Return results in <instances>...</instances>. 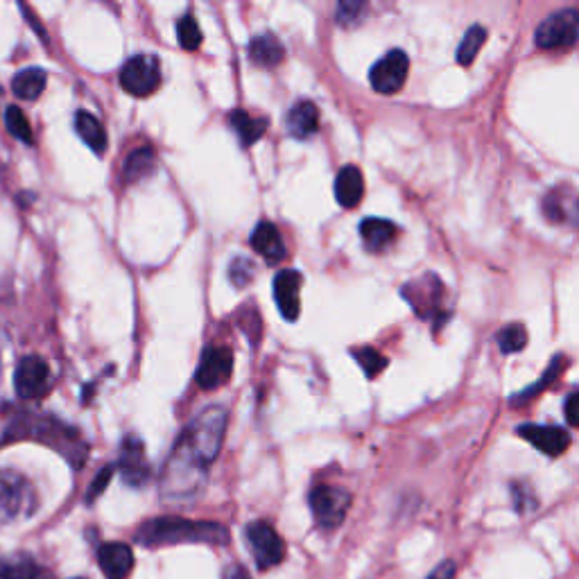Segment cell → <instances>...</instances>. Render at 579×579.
Instances as JSON below:
<instances>
[{"mask_svg":"<svg viewBox=\"0 0 579 579\" xmlns=\"http://www.w3.org/2000/svg\"><path fill=\"white\" fill-rule=\"evenodd\" d=\"M229 414L220 405L202 410L177 439L161 471V496L168 503H188L202 494L209 469L227 435Z\"/></svg>","mask_w":579,"mask_h":579,"instance_id":"cell-1","label":"cell"},{"mask_svg":"<svg viewBox=\"0 0 579 579\" xmlns=\"http://www.w3.org/2000/svg\"><path fill=\"white\" fill-rule=\"evenodd\" d=\"M252 247L256 254H261L270 263H279L285 258L283 238L272 222L258 224L252 233Z\"/></svg>","mask_w":579,"mask_h":579,"instance_id":"cell-20","label":"cell"},{"mask_svg":"<svg viewBox=\"0 0 579 579\" xmlns=\"http://www.w3.org/2000/svg\"><path fill=\"white\" fill-rule=\"evenodd\" d=\"M527 344V331L521 324H509L498 333V347L503 353H518Z\"/></svg>","mask_w":579,"mask_h":579,"instance_id":"cell-31","label":"cell"},{"mask_svg":"<svg viewBox=\"0 0 579 579\" xmlns=\"http://www.w3.org/2000/svg\"><path fill=\"white\" fill-rule=\"evenodd\" d=\"M245 537H247L249 548H252L254 552L256 564L261 570L279 566L285 559V541L270 523H265V521L249 523L245 530Z\"/></svg>","mask_w":579,"mask_h":579,"instance_id":"cell-8","label":"cell"},{"mask_svg":"<svg viewBox=\"0 0 579 579\" xmlns=\"http://www.w3.org/2000/svg\"><path fill=\"white\" fill-rule=\"evenodd\" d=\"M154 168H157V157H154L152 148H138L125 161L123 179L127 184H136V181L150 177Z\"/></svg>","mask_w":579,"mask_h":579,"instance_id":"cell-27","label":"cell"},{"mask_svg":"<svg viewBox=\"0 0 579 579\" xmlns=\"http://www.w3.org/2000/svg\"><path fill=\"white\" fill-rule=\"evenodd\" d=\"M428 579H455V564L453 561H442V564L432 570Z\"/></svg>","mask_w":579,"mask_h":579,"instance_id":"cell-37","label":"cell"},{"mask_svg":"<svg viewBox=\"0 0 579 579\" xmlns=\"http://www.w3.org/2000/svg\"><path fill=\"white\" fill-rule=\"evenodd\" d=\"M310 509H313L315 523L324 530H335L337 525H342L347 512L351 507V494L340 487H315L310 491Z\"/></svg>","mask_w":579,"mask_h":579,"instance_id":"cell-6","label":"cell"},{"mask_svg":"<svg viewBox=\"0 0 579 579\" xmlns=\"http://www.w3.org/2000/svg\"><path fill=\"white\" fill-rule=\"evenodd\" d=\"M254 274H256V267L252 261H249V258H233L229 265V279L233 285H236V288H245V285L252 283Z\"/></svg>","mask_w":579,"mask_h":579,"instance_id":"cell-33","label":"cell"},{"mask_svg":"<svg viewBox=\"0 0 579 579\" xmlns=\"http://www.w3.org/2000/svg\"><path fill=\"white\" fill-rule=\"evenodd\" d=\"M118 471L129 487H143L152 478V469L148 457H145L143 442L138 437H125L120 446Z\"/></svg>","mask_w":579,"mask_h":579,"instance_id":"cell-12","label":"cell"},{"mask_svg":"<svg viewBox=\"0 0 579 579\" xmlns=\"http://www.w3.org/2000/svg\"><path fill=\"white\" fill-rule=\"evenodd\" d=\"M0 579H48V573L30 555L0 559Z\"/></svg>","mask_w":579,"mask_h":579,"instance_id":"cell-24","label":"cell"},{"mask_svg":"<svg viewBox=\"0 0 579 579\" xmlns=\"http://www.w3.org/2000/svg\"><path fill=\"white\" fill-rule=\"evenodd\" d=\"M301 274L295 270H283L274 276V301L279 313L295 322L301 313Z\"/></svg>","mask_w":579,"mask_h":579,"instance_id":"cell-15","label":"cell"},{"mask_svg":"<svg viewBox=\"0 0 579 579\" xmlns=\"http://www.w3.org/2000/svg\"><path fill=\"white\" fill-rule=\"evenodd\" d=\"M5 125L10 129V134L14 138H19V141L32 145L34 143V136H32V127L28 123V118H25L23 111L19 107L10 105L5 109Z\"/></svg>","mask_w":579,"mask_h":579,"instance_id":"cell-30","label":"cell"},{"mask_svg":"<svg viewBox=\"0 0 579 579\" xmlns=\"http://www.w3.org/2000/svg\"><path fill=\"white\" fill-rule=\"evenodd\" d=\"M444 283L439 276L426 274L421 279H414L408 285H403V297L410 301L414 313L423 319H435L444 304Z\"/></svg>","mask_w":579,"mask_h":579,"instance_id":"cell-9","label":"cell"},{"mask_svg":"<svg viewBox=\"0 0 579 579\" xmlns=\"http://www.w3.org/2000/svg\"><path fill=\"white\" fill-rule=\"evenodd\" d=\"M485 41H487V30L482 28V25H473V28L466 30L460 48H457V62H460L462 66H469L475 59V55L480 53V48L485 46Z\"/></svg>","mask_w":579,"mask_h":579,"instance_id":"cell-28","label":"cell"},{"mask_svg":"<svg viewBox=\"0 0 579 579\" xmlns=\"http://www.w3.org/2000/svg\"><path fill=\"white\" fill-rule=\"evenodd\" d=\"M75 132L82 141L89 145L95 154H105L107 152V132L98 118L89 111H80L75 116Z\"/></svg>","mask_w":579,"mask_h":579,"instance_id":"cell-23","label":"cell"},{"mask_svg":"<svg viewBox=\"0 0 579 579\" xmlns=\"http://www.w3.org/2000/svg\"><path fill=\"white\" fill-rule=\"evenodd\" d=\"M161 84V64L154 55H136L120 71V86L136 98H148Z\"/></svg>","mask_w":579,"mask_h":579,"instance_id":"cell-7","label":"cell"},{"mask_svg":"<svg viewBox=\"0 0 579 579\" xmlns=\"http://www.w3.org/2000/svg\"><path fill=\"white\" fill-rule=\"evenodd\" d=\"M222 579H252V577H249L247 570L240 564H231V566L224 568Z\"/></svg>","mask_w":579,"mask_h":579,"instance_id":"cell-38","label":"cell"},{"mask_svg":"<svg viewBox=\"0 0 579 579\" xmlns=\"http://www.w3.org/2000/svg\"><path fill=\"white\" fill-rule=\"evenodd\" d=\"M37 505V491L21 473L0 469V525L30 518Z\"/></svg>","mask_w":579,"mask_h":579,"instance_id":"cell-4","label":"cell"},{"mask_svg":"<svg viewBox=\"0 0 579 579\" xmlns=\"http://www.w3.org/2000/svg\"><path fill=\"white\" fill-rule=\"evenodd\" d=\"M353 356H356V360L360 362V367L365 369V374L369 378H376L380 371L387 367V358L380 356V353L376 349H371V347L356 349V351H353Z\"/></svg>","mask_w":579,"mask_h":579,"instance_id":"cell-32","label":"cell"},{"mask_svg":"<svg viewBox=\"0 0 579 579\" xmlns=\"http://www.w3.org/2000/svg\"><path fill=\"white\" fill-rule=\"evenodd\" d=\"M283 43L274 37L272 32H263V34H256L249 43V57H252V62L258 66H265V68H274L283 62Z\"/></svg>","mask_w":579,"mask_h":579,"instance_id":"cell-22","label":"cell"},{"mask_svg":"<svg viewBox=\"0 0 579 579\" xmlns=\"http://www.w3.org/2000/svg\"><path fill=\"white\" fill-rule=\"evenodd\" d=\"M518 435L550 457H559L570 446V435L564 428L557 426H534V423H527V426L518 428Z\"/></svg>","mask_w":579,"mask_h":579,"instance_id":"cell-16","label":"cell"},{"mask_svg":"<svg viewBox=\"0 0 579 579\" xmlns=\"http://www.w3.org/2000/svg\"><path fill=\"white\" fill-rule=\"evenodd\" d=\"M98 564L107 579H127L134 570V552L127 543H102L98 548Z\"/></svg>","mask_w":579,"mask_h":579,"instance_id":"cell-17","label":"cell"},{"mask_svg":"<svg viewBox=\"0 0 579 579\" xmlns=\"http://www.w3.org/2000/svg\"><path fill=\"white\" fill-rule=\"evenodd\" d=\"M75 579H82V577H75Z\"/></svg>","mask_w":579,"mask_h":579,"instance_id":"cell-39","label":"cell"},{"mask_svg":"<svg viewBox=\"0 0 579 579\" xmlns=\"http://www.w3.org/2000/svg\"><path fill=\"white\" fill-rule=\"evenodd\" d=\"M360 236L362 243L369 249V252H385L390 247L396 236H399V229L390 220H380V218H367L360 224Z\"/></svg>","mask_w":579,"mask_h":579,"instance_id":"cell-19","label":"cell"},{"mask_svg":"<svg viewBox=\"0 0 579 579\" xmlns=\"http://www.w3.org/2000/svg\"><path fill=\"white\" fill-rule=\"evenodd\" d=\"M564 412H566V419L570 426H577L579 428V392H573L566 399L564 405Z\"/></svg>","mask_w":579,"mask_h":579,"instance_id":"cell-36","label":"cell"},{"mask_svg":"<svg viewBox=\"0 0 579 579\" xmlns=\"http://www.w3.org/2000/svg\"><path fill=\"white\" fill-rule=\"evenodd\" d=\"M48 84V75L41 68H23L14 75L12 91L21 100H37Z\"/></svg>","mask_w":579,"mask_h":579,"instance_id":"cell-25","label":"cell"},{"mask_svg":"<svg viewBox=\"0 0 579 579\" xmlns=\"http://www.w3.org/2000/svg\"><path fill=\"white\" fill-rule=\"evenodd\" d=\"M541 211L552 224L579 227V193L570 186H557L543 197Z\"/></svg>","mask_w":579,"mask_h":579,"instance_id":"cell-14","label":"cell"},{"mask_svg":"<svg viewBox=\"0 0 579 579\" xmlns=\"http://www.w3.org/2000/svg\"><path fill=\"white\" fill-rule=\"evenodd\" d=\"M233 353L227 347H209L202 353L197 367V385L202 390H218L231 378Z\"/></svg>","mask_w":579,"mask_h":579,"instance_id":"cell-13","label":"cell"},{"mask_svg":"<svg viewBox=\"0 0 579 579\" xmlns=\"http://www.w3.org/2000/svg\"><path fill=\"white\" fill-rule=\"evenodd\" d=\"M50 383V367L41 356H28L19 362L14 374L16 394L23 401H37L48 392Z\"/></svg>","mask_w":579,"mask_h":579,"instance_id":"cell-11","label":"cell"},{"mask_svg":"<svg viewBox=\"0 0 579 579\" xmlns=\"http://www.w3.org/2000/svg\"><path fill=\"white\" fill-rule=\"evenodd\" d=\"M111 475H114V466H107V469H102L98 475H95V480L91 482V487H89V494H86V503L91 505L93 500L107 489V485L111 482Z\"/></svg>","mask_w":579,"mask_h":579,"instance_id":"cell-35","label":"cell"},{"mask_svg":"<svg viewBox=\"0 0 579 579\" xmlns=\"http://www.w3.org/2000/svg\"><path fill=\"white\" fill-rule=\"evenodd\" d=\"M410 71V59L403 50H390L383 59L371 66L369 82L374 86V91L383 95H394L403 89L405 80H408Z\"/></svg>","mask_w":579,"mask_h":579,"instance_id":"cell-10","label":"cell"},{"mask_svg":"<svg viewBox=\"0 0 579 579\" xmlns=\"http://www.w3.org/2000/svg\"><path fill=\"white\" fill-rule=\"evenodd\" d=\"M579 39V12L561 10L543 19L534 34V41L543 50H566Z\"/></svg>","mask_w":579,"mask_h":579,"instance_id":"cell-5","label":"cell"},{"mask_svg":"<svg viewBox=\"0 0 579 579\" xmlns=\"http://www.w3.org/2000/svg\"><path fill=\"white\" fill-rule=\"evenodd\" d=\"M136 543L145 548L179 546V543H209V546H227L229 530L220 523L188 521V518L161 516L143 523L134 534Z\"/></svg>","mask_w":579,"mask_h":579,"instance_id":"cell-2","label":"cell"},{"mask_svg":"<svg viewBox=\"0 0 579 579\" xmlns=\"http://www.w3.org/2000/svg\"><path fill=\"white\" fill-rule=\"evenodd\" d=\"M365 10H367L365 3H340L337 5L335 21L344 25V28H351V25H358L362 21Z\"/></svg>","mask_w":579,"mask_h":579,"instance_id":"cell-34","label":"cell"},{"mask_svg":"<svg viewBox=\"0 0 579 579\" xmlns=\"http://www.w3.org/2000/svg\"><path fill=\"white\" fill-rule=\"evenodd\" d=\"M231 127L236 136L243 143V148H252V145L265 134L267 120L265 118H252L245 111H233L231 114Z\"/></svg>","mask_w":579,"mask_h":579,"instance_id":"cell-26","label":"cell"},{"mask_svg":"<svg viewBox=\"0 0 579 579\" xmlns=\"http://www.w3.org/2000/svg\"><path fill=\"white\" fill-rule=\"evenodd\" d=\"M177 37L179 43L184 50H197L202 46V30H200V23L193 14H184L177 23Z\"/></svg>","mask_w":579,"mask_h":579,"instance_id":"cell-29","label":"cell"},{"mask_svg":"<svg viewBox=\"0 0 579 579\" xmlns=\"http://www.w3.org/2000/svg\"><path fill=\"white\" fill-rule=\"evenodd\" d=\"M319 129V109L315 102L299 100L288 114V132L295 138H310Z\"/></svg>","mask_w":579,"mask_h":579,"instance_id":"cell-21","label":"cell"},{"mask_svg":"<svg viewBox=\"0 0 579 579\" xmlns=\"http://www.w3.org/2000/svg\"><path fill=\"white\" fill-rule=\"evenodd\" d=\"M5 439H10V442H14V439H34V442L46 444L55 448L59 455H64L73 469L84 466L86 455H89V446H86L80 432L53 417L21 414V417L14 421V426L7 430Z\"/></svg>","mask_w":579,"mask_h":579,"instance_id":"cell-3","label":"cell"},{"mask_svg":"<svg viewBox=\"0 0 579 579\" xmlns=\"http://www.w3.org/2000/svg\"><path fill=\"white\" fill-rule=\"evenodd\" d=\"M362 195H365V179H362V172L356 166H344L337 172L335 179V197L344 209H353L358 206Z\"/></svg>","mask_w":579,"mask_h":579,"instance_id":"cell-18","label":"cell"}]
</instances>
